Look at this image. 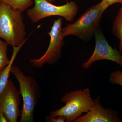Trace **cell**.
I'll list each match as a JSON object with an SVG mask.
<instances>
[{
    "label": "cell",
    "mask_w": 122,
    "mask_h": 122,
    "mask_svg": "<svg viewBox=\"0 0 122 122\" xmlns=\"http://www.w3.org/2000/svg\"><path fill=\"white\" fill-rule=\"evenodd\" d=\"M2 2V0H0V4L1 3V2Z\"/></svg>",
    "instance_id": "obj_19"
},
{
    "label": "cell",
    "mask_w": 122,
    "mask_h": 122,
    "mask_svg": "<svg viewBox=\"0 0 122 122\" xmlns=\"http://www.w3.org/2000/svg\"><path fill=\"white\" fill-rule=\"evenodd\" d=\"M94 36L95 47L93 52L87 61L82 64V67L88 69L94 62L102 60L112 61L122 67V54L119 51L112 48L109 45L100 26L96 30Z\"/></svg>",
    "instance_id": "obj_7"
},
{
    "label": "cell",
    "mask_w": 122,
    "mask_h": 122,
    "mask_svg": "<svg viewBox=\"0 0 122 122\" xmlns=\"http://www.w3.org/2000/svg\"><path fill=\"white\" fill-rule=\"evenodd\" d=\"M34 6L27 10L26 14L30 21L36 23L42 19L52 16L63 17L67 21H73L79 10L74 1L67 2L61 6L55 5L45 0H34Z\"/></svg>",
    "instance_id": "obj_5"
},
{
    "label": "cell",
    "mask_w": 122,
    "mask_h": 122,
    "mask_svg": "<svg viewBox=\"0 0 122 122\" xmlns=\"http://www.w3.org/2000/svg\"><path fill=\"white\" fill-rule=\"evenodd\" d=\"M18 91L11 79H9L4 89L0 95V110L8 122H17L21 115L19 109L20 100Z\"/></svg>",
    "instance_id": "obj_8"
},
{
    "label": "cell",
    "mask_w": 122,
    "mask_h": 122,
    "mask_svg": "<svg viewBox=\"0 0 122 122\" xmlns=\"http://www.w3.org/2000/svg\"><path fill=\"white\" fill-rule=\"evenodd\" d=\"M22 13L4 2L0 4V38L13 47L24 44L26 41Z\"/></svg>",
    "instance_id": "obj_2"
},
{
    "label": "cell",
    "mask_w": 122,
    "mask_h": 122,
    "mask_svg": "<svg viewBox=\"0 0 122 122\" xmlns=\"http://www.w3.org/2000/svg\"><path fill=\"white\" fill-rule=\"evenodd\" d=\"M109 6L116 3L122 4V0H104Z\"/></svg>",
    "instance_id": "obj_16"
},
{
    "label": "cell",
    "mask_w": 122,
    "mask_h": 122,
    "mask_svg": "<svg viewBox=\"0 0 122 122\" xmlns=\"http://www.w3.org/2000/svg\"><path fill=\"white\" fill-rule=\"evenodd\" d=\"M8 45L6 42L0 38V73L9 64L11 61L7 54Z\"/></svg>",
    "instance_id": "obj_13"
},
{
    "label": "cell",
    "mask_w": 122,
    "mask_h": 122,
    "mask_svg": "<svg viewBox=\"0 0 122 122\" xmlns=\"http://www.w3.org/2000/svg\"><path fill=\"white\" fill-rule=\"evenodd\" d=\"M2 1L15 10L22 13L27 10L34 4L33 0H2Z\"/></svg>",
    "instance_id": "obj_11"
},
{
    "label": "cell",
    "mask_w": 122,
    "mask_h": 122,
    "mask_svg": "<svg viewBox=\"0 0 122 122\" xmlns=\"http://www.w3.org/2000/svg\"><path fill=\"white\" fill-rule=\"evenodd\" d=\"M110 81L113 84H117L122 86V72L119 71L112 72L110 75Z\"/></svg>",
    "instance_id": "obj_14"
},
{
    "label": "cell",
    "mask_w": 122,
    "mask_h": 122,
    "mask_svg": "<svg viewBox=\"0 0 122 122\" xmlns=\"http://www.w3.org/2000/svg\"><path fill=\"white\" fill-rule=\"evenodd\" d=\"M10 71L18 82L20 93L23 98V107L20 122H33L34 109L38 97L37 83L35 79L26 76L17 66H12Z\"/></svg>",
    "instance_id": "obj_4"
},
{
    "label": "cell",
    "mask_w": 122,
    "mask_h": 122,
    "mask_svg": "<svg viewBox=\"0 0 122 122\" xmlns=\"http://www.w3.org/2000/svg\"><path fill=\"white\" fill-rule=\"evenodd\" d=\"M23 45L17 47H14L13 53L11 59L10 63L0 73V95L4 89L9 80L11 69L12 66L14 59L18 51L22 47Z\"/></svg>",
    "instance_id": "obj_10"
},
{
    "label": "cell",
    "mask_w": 122,
    "mask_h": 122,
    "mask_svg": "<svg viewBox=\"0 0 122 122\" xmlns=\"http://www.w3.org/2000/svg\"><path fill=\"white\" fill-rule=\"evenodd\" d=\"M109 7L106 1L102 0L90 7L76 21L62 28L61 33L63 37L72 35L83 41H89L100 26L103 14Z\"/></svg>",
    "instance_id": "obj_1"
},
{
    "label": "cell",
    "mask_w": 122,
    "mask_h": 122,
    "mask_svg": "<svg viewBox=\"0 0 122 122\" xmlns=\"http://www.w3.org/2000/svg\"><path fill=\"white\" fill-rule=\"evenodd\" d=\"M65 105L50 113L53 117L61 116L65 117L66 122H74L84 113H87L93 108L94 100L91 98L88 88L67 93L61 99Z\"/></svg>",
    "instance_id": "obj_3"
},
{
    "label": "cell",
    "mask_w": 122,
    "mask_h": 122,
    "mask_svg": "<svg viewBox=\"0 0 122 122\" xmlns=\"http://www.w3.org/2000/svg\"><path fill=\"white\" fill-rule=\"evenodd\" d=\"M99 97L94 99L93 108L87 113L81 116L74 122H118L122 121L113 111L105 109L100 104Z\"/></svg>",
    "instance_id": "obj_9"
},
{
    "label": "cell",
    "mask_w": 122,
    "mask_h": 122,
    "mask_svg": "<svg viewBox=\"0 0 122 122\" xmlns=\"http://www.w3.org/2000/svg\"><path fill=\"white\" fill-rule=\"evenodd\" d=\"M62 25V17H59L55 20L50 31L48 33L50 39L48 49L41 57L30 59L32 65L36 68H41L46 64L52 65L58 61L65 45L64 38L61 33Z\"/></svg>",
    "instance_id": "obj_6"
},
{
    "label": "cell",
    "mask_w": 122,
    "mask_h": 122,
    "mask_svg": "<svg viewBox=\"0 0 122 122\" xmlns=\"http://www.w3.org/2000/svg\"><path fill=\"white\" fill-rule=\"evenodd\" d=\"M0 122H8L2 112L0 110Z\"/></svg>",
    "instance_id": "obj_17"
},
{
    "label": "cell",
    "mask_w": 122,
    "mask_h": 122,
    "mask_svg": "<svg viewBox=\"0 0 122 122\" xmlns=\"http://www.w3.org/2000/svg\"><path fill=\"white\" fill-rule=\"evenodd\" d=\"M113 32L114 35L120 41L119 51L122 55V7L119 10L114 21Z\"/></svg>",
    "instance_id": "obj_12"
},
{
    "label": "cell",
    "mask_w": 122,
    "mask_h": 122,
    "mask_svg": "<svg viewBox=\"0 0 122 122\" xmlns=\"http://www.w3.org/2000/svg\"><path fill=\"white\" fill-rule=\"evenodd\" d=\"M45 0L46 1L50 2V3L53 4V3L55 2V1H56V0Z\"/></svg>",
    "instance_id": "obj_18"
},
{
    "label": "cell",
    "mask_w": 122,
    "mask_h": 122,
    "mask_svg": "<svg viewBox=\"0 0 122 122\" xmlns=\"http://www.w3.org/2000/svg\"><path fill=\"white\" fill-rule=\"evenodd\" d=\"M46 122H65L66 119L64 116H59L56 117H53L50 115L46 118Z\"/></svg>",
    "instance_id": "obj_15"
}]
</instances>
